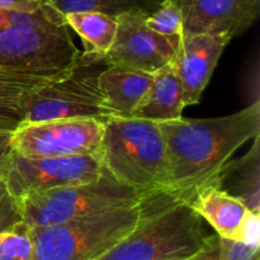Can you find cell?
<instances>
[{
  "mask_svg": "<svg viewBox=\"0 0 260 260\" xmlns=\"http://www.w3.org/2000/svg\"><path fill=\"white\" fill-rule=\"evenodd\" d=\"M139 203L51 228L28 230L33 260H96L128 236L139 223Z\"/></svg>",
  "mask_w": 260,
  "mask_h": 260,
  "instance_id": "obj_4",
  "label": "cell"
},
{
  "mask_svg": "<svg viewBox=\"0 0 260 260\" xmlns=\"http://www.w3.org/2000/svg\"><path fill=\"white\" fill-rule=\"evenodd\" d=\"M99 86L114 117H131L152 83V74L121 66H106Z\"/></svg>",
  "mask_w": 260,
  "mask_h": 260,
  "instance_id": "obj_13",
  "label": "cell"
},
{
  "mask_svg": "<svg viewBox=\"0 0 260 260\" xmlns=\"http://www.w3.org/2000/svg\"><path fill=\"white\" fill-rule=\"evenodd\" d=\"M151 13L131 12L117 17L113 46L102 60L107 66H121L147 74L173 62L180 38L157 35L146 25Z\"/></svg>",
  "mask_w": 260,
  "mask_h": 260,
  "instance_id": "obj_10",
  "label": "cell"
},
{
  "mask_svg": "<svg viewBox=\"0 0 260 260\" xmlns=\"http://www.w3.org/2000/svg\"><path fill=\"white\" fill-rule=\"evenodd\" d=\"M7 28V15L4 10H0V30Z\"/></svg>",
  "mask_w": 260,
  "mask_h": 260,
  "instance_id": "obj_29",
  "label": "cell"
},
{
  "mask_svg": "<svg viewBox=\"0 0 260 260\" xmlns=\"http://www.w3.org/2000/svg\"><path fill=\"white\" fill-rule=\"evenodd\" d=\"M236 241L260 246V213L248 211L239 230Z\"/></svg>",
  "mask_w": 260,
  "mask_h": 260,
  "instance_id": "obj_24",
  "label": "cell"
},
{
  "mask_svg": "<svg viewBox=\"0 0 260 260\" xmlns=\"http://www.w3.org/2000/svg\"><path fill=\"white\" fill-rule=\"evenodd\" d=\"M183 14V35H228L235 38L254 24L260 0H174Z\"/></svg>",
  "mask_w": 260,
  "mask_h": 260,
  "instance_id": "obj_11",
  "label": "cell"
},
{
  "mask_svg": "<svg viewBox=\"0 0 260 260\" xmlns=\"http://www.w3.org/2000/svg\"><path fill=\"white\" fill-rule=\"evenodd\" d=\"M144 196L104 172L84 184L58 188L20 200L27 230L51 228L76 218L98 215L139 203Z\"/></svg>",
  "mask_w": 260,
  "mask_h": 260,
  "instance_id": "obj_5",
  "label": "cell"
},
{
  "mask_svg": "<svg viewBox=\"0 0 260 260\" xmlns=\"http://www.w3.org/2000/svg\"><path fill=\"white\" fill-rule=\"evenodd\" d=\"M80 52L70 28L60 32L0 30V66L13 73L60 78L79 62Z\"/></svg>",
  "mask_w": 260,
  "mask_h": 260,
  "instance_id": "obj_7",
  "label": "cell"
},
{
  "mask_svg": "<svg viewBox=\"0 0 260 260\" xmlns=\"http://www.w3.org/2000/svg\"><path fill=\"white\" fill-rule=\"evenodd\" d=\"M23 225L20 202L8 187L4 178H0V234L13 233Z\"/></svg>",
  "mask_w": 260,
  "mask_h": 260,
  "instance_id": "obj_22",
  "label": "cell"
},
{
  "mask_svg": "<svg viewBox=\"0 0 260 260\" xmlns=\"http://www.w3.org/2000/svg\"><path fill=\"white\" fill-rule=\"evenodd\" d=\"M146 25L157 35L169 38L183 36V14L174 0H168L146 17Z\"/></svg>",
  "mask_w": 260,
  "mask_h": 260,
  "instance_id": "obj_20",
  "label": "cell"
},
{
  "mask_svg": "<svg viewBox=\"0 0 260 260\" xmlns=\"http://www.w3.org/2000/svg\"><path fill=\"white\" fill-rule=\"evenodd\" d=\"M45 0H0V10H33Z\"/></svg>",
  "mask_w": 260,
  "mask_h": 260,
  "instance_id": "obj_27",
  "label": "cell"
},
{
  "mask_svg": "<svg viewBox=\"0 0 260 260\" xmlns=\"http://www.w3.org/2000/svg\"><path fill=\"white\" fill-rule=\"evenodd\" d=\"M168 155L165 194L188 203L212 184L233 155L260 134V102L225 117L157 123Z\"/></svg>",
  "mask_w": 260,
  "mask_h": 260,
  "instance_id": "obj_1",
  "label": "cell"
},
{
  "mask_svg": "<svg viewBox=\"0 0 260 260\" xmlns=\"http://www.w3.org/2000/svg\"><path fill=\"white\" fill-rule=\"evenodd\" d=\"M220 255V238L218 235H210L205 245L194 255L185 260H218Z\"/></svg>",
  "mask_w": 260,
  "mask_h": 260,
  "instance_id": "obj_26",
  "label": "cell"
},
{
  "mask_svg": "<svg viewBox=\"0 0 260 260\" xmlns=\"http://www.w3.org/2000/svg\"><path fill=\"white\" fill-rule=\"evenodd\" d=\"M233 40L228 35H183L173 60L183 88L184 106L200 102L226 46Z\"/></svg>",
  "mask_w": 260,
  "mask_h": 260,
  "instance_id": "obj_12",
  "label": "cell"
},
{
  "mask_svg": "<svg viewBox=\"0 0 260 260\" xmlns=\"http://www.w3.org/2000/svg\"><path fill=\"white\" fill-rule=\"evenodd\" d=\"M65 18L83 41L84 56L103 58L108 53L117 35L116 18L102 13H70Z\"/></svg>",
  "mask_w": 260,
  "mask_h": 260,
  "instance_id": "obj_17",
  "label": "cell"
},
{
  "mask_svg": "<svg viewBox=\"0 0 260 260\" xmlns=\"http://www.w3.org/2000/svg\"><path fill=\"white\" fill-rule=\"evenodd\" d=\"M12 132L0 131V178H5L12 159Z\"/></svg>",
  "mask_w": 260,
  "mask_h": 260,
  "instance_id": "obj_25",
  "label": "cell"
},
{
  "mask_svg": "<svg viewBox=\"0 0 260 260\" xmlns=\"http://www.w3.org/2000/svg\"><path fill=\"white\" fill-rule=\"evenodd\" d=\"M0 260H33V243L25 226L0 234Z\"/></svg>",
  "mask_w": 260,
  "mask_h": 260,
  "instance_id": "obj_21",
  "label": "cell"
},
{
  "mask_svg": "<svg viewBox=\"0 0 260 260\" xmlns=\"http://www.w3.org/2000/svg\"><path fill=\"white\" fill-rule=\"evenodd\" d=\"M203 220L188 203L162 192L142 197L135 230L96 260H185L207 241Z\"/></svg>",
  "mask_w": 260,
  "mask_h": 260,
  "instance_id": "obj_2",
  "label": "cell"
},
{
  "mask_svg": "<svg viewBox=\"0 0 260 260\" xmlns=\"http://www.w3.org/2000/svg\"><path fill=\"white\" fill-rule=\"evenodd\" d=\"M190 207L197 215L210 223L218 238L235 240L248 208L215 185H206L198 190L190 202Z\"/></svg>",
  "mask_w": 260,
  "mask_h": 260,
  "instance_id": "obj_16",
  "label": "cell"
},
{
  "mask_svg": "<svg viewBox=\"0 0 260 260\" xmlns=\"http://www.w3.org/2000/svg\"><path fill=\"white\" fill-rule=\"evenodd\" d=\"M142 2L146 3V4L149 5V7H151L152 9L156 10L157 8L160 7V5L164 4V3L168 2V0H142Z\"/></svg>",
  "mask_w": 260,
  "mask_h": 260,
  "instance_id": "obj_28",
  "label": "cell"
},
{
  "mask_svg": "<svg viewBox=\"0 0 260 260\" xmlns=\"http://www.w3.org/2000/svg\"><path fill=\"white\" fill-rule=\"evenodd\" d=\"M260 142L259 136L249 152L229 161L212 184L240 201L249 211L260 213Z\"/></svg>",
  "mask_w": 260,
  "mask_h": 260,
  "instance_id": "obj_14",
  "label": "cell"
},
{
  "mask_svg": "<svg viewBox=\"0 0 260 260\" xmlns=\"http://www.w3.org/2000/svg\"><path fill=\"white\" fill-rule=\"evenodd\" d=\"M104 122L96 119L22 121L12 132L13 152L24 157L101 155Z\"/></svg>",
  "mask_w": 260,
  "mask_h": 260,
  "instance_id": "obj_8",
  "label": "cell"
},
{
  "mask_svg": "<svg viewBox=\"0 0 260 260\" xmlns=\"http://www.w3.org/2000/svg\"><path fill=\"white\" fill-rule=\"evenodd\" d=\"M104 172L102 154L30 159L13 152L4 179L10 192L20 201L58 188L89 183Z\"/></svg>",
  "mask_w": 260,
  "mask_h": 260,
  "instance_id": "obj_9",
  "label": "cell"
},
{
  "mask_svg": "<svg viewBox=\"0 0 260 260\" xmlns=\"http://www.w3.org/2000/svg\"><path fill=\"white\" fill-rule=\"evenodd\" d=\"M7 28L36 32H60L68 29L66 18L48 0L33 10L5 12Z\"/></svg>",
  "mask_w": 260,
  "mask_h": 260,
  "instance_id": "obj_18",
  "label": "cell"
},
{
  "mask_svg": "<svg viewBox=\"0 0 260 260\" xmlns=\"http://www.w3.org/2000/svg\"><path fill=\"white\" fill-rule=\"evenodd\" d=\"M106 66L102 58L80 53L78 65L70 73L30 94L23 121L96 119L107 122L113 118L98 80Z\"/></svg>",
  "mask_w": 260,
  "mask_h": 260,
  "instance_id": "obj_6",
  "label": "cell"
},
{
  "mask_svg": "<svg viewBox=\"0 0 260 260\" xmlns=\"http://www.w3.org/2000/svg\"><path fill=\"white\" fill-rule=\"evenodd\" d=\"M260 246L220 238L218 260H259Z\"/></svg>",
  "mask_w": 260,
  "mask_h": 260,
  "instance_id": "obj_23",
  "label": "cell"
},
{
  "mask_svg": "<svg viewBox=\"0 0 260 260\" xmlns=\"http://www.w3.org/2000/svg\"><path fill=\"white\" fill-rule=\"evenodd\" d=\"M63 15L70 13H102L117 18L131 12L152 13L142 0H48Z\"/></svg>",
  "mask_w": 260,
  "mask_h": 260,
  "instance_id": "obj_19",
  "label": "cell"
},
{
  "mask_svg": "<svg viewBox=\"0 0 260 260\" xmlns=\"http://www.w3.org/2000/svg\"><path fill=\"white\" fill-rule=\"evenodd\" d=\"M102 157L106 172L142 196L161 192L167 184V146L156 122L109 118L104 122Z\"/></svg>",
  "mask_w": 260,
  "mask_h": 260,
  "instance_id": "obj_3",
  "label": "cell"
},
{
  "mask_svg": "<svg viewBox=\"0 0 260 260\" xmlns=\"http://www.w3.org/2000/svg\"><path fill=\"white\" fill-rule=\"evenodd\" d=\"M184 108L182 84L169 63L152 74L150 89L131 117L159 123L180 118Z\"/></svg>",
  "mask_w": 260,
  "mask_h": 260,
  "instance_id": "obj_15",
  "label": "cell"
}]
</instances>
